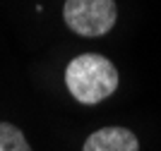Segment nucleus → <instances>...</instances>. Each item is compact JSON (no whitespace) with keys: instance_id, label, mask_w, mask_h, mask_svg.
<instances>
[{"instance_id":"nucleus-1","label":"nucleus","mask_w":161,"mask_h":151,"mask_svg":"<svg viewBox=\"0 0 161 151\" xmlns=\"http://www.w3.org/2000/svg\"><path fill=\"white\" fill-rule=\"evenodd\" d=\"M67 91L84 105L101 103L118 86V72L113 62L96 53H84L67 65L65 70Z\"/></svg>"},{"instance_id":"nucleus-2","label":"nucleus","mask_w":161,"mask_h":151,"mask_svg":"<svg viewBox=\"0 0 161 151\" xmlns=\"http://www.w3.org/2000/svg\"><path fill=\"white\" fill-rule=\"evenodd\" d=\"M63 17L80 36H103L113 29L118 10L115 0H65Z\"/></svg>"},{"instance_id":"nucleus-3","label":"nucleus","mask_w":161,"mask_h":151,"mask_svg":"<svg viewBox=\"0 0 161 151\" xmlns=\"http://www.w3.org/2000/svg\"><path fill=\"white\" fill-rule=\"evenodd\" d=\"M82 151H140L137 137L125 127H103L89 134Z\"/></svg>"},{"instance_id":"nucleus-4","label":"nucleus","mask_w":161,"mask_h":151,"mask_svg":"<svg viewBox=\"0 0 161 151\" xmlns=\"http://www.w3.org/2000/svg\"><path fill=\"white\" fill-rule=\"evenodd\" d=\"M0 151H31V146L14 125L0 122Z\"/></svg>"}]
</instances>
